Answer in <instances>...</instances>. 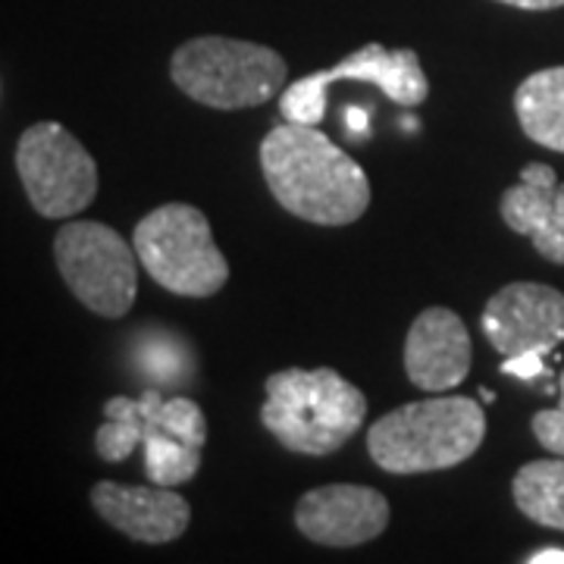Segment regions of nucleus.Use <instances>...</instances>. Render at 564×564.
I'll list each match as a JSON object with an SVG mask.
<instances>
[{
    "mask_svg": "<svg viewBox=\"0 0 564 564\" xmlns=\"http://www.w3.org/2000/svg\"><path fill=\"white\" fill-rule=\"evenodd\" d=\"M139 404V421H141V445H144V470L151 477V484L158 486H182L188 484L198 467H202V452L195 445L182 443L180 436L166 433L161 423L154 421L151 414V402L148 392L135 399Z\"/></svg>",
    "mask_w": 564,
    "mask_h": 564,
    "instance_id": "obj_15",
    "label": "nucleus"
},
{
    "mask_svg": "<svg viewBox=\"0 0 564 564\" xmlns=\"http://www.w3.org/2000/svg\"><path fill=\"white\" fill-rule=\"evenodd\" d=\"M484 336L502 355H552L564 343V292L543 282H508L484 307Z\"/></svg>",
    "mask_w": 564,
    "mask_h": 564,
    "instance_id": "obj_9",
    "label": "nucleus"
},
{
    "mask_svg": "<svg viewBox=\"0 0 564 564\" xmlns=\"http://www.w3.org/2000/svg\"><path fill=\"white\" fill-rule=\"evenodd\" d=\"M132 245L148 276L182 299H210L229 280V263L214 242L210 220L192 204L154 207L135 226Z\"/></svg>",
    "mask_w": 564,
    "mask_h": 564,
    "instance_id": "obj_5",
    "label": "nucleus"
},
{
    "mask_svg": "<svg viewBox=\"0 0 564 564\" xmlns=\"http://www.w3.org/2000/svg\"><path fill=\"white\" fill-rule=\"evenodd\" d=\"M530 564H564V549H555V545H549V549H540V552H533Z\"/></svg>",
    "mask_w": 564,
    "mask_h": 564,
    "instance_id": "obj_20",
    "label": "nucleus"
},
{
    "mask_svg": "<svg viewBox=\"0 0 564 564\" xmlns=\"http://www.w3.org/2000/svg\"><path fill=\"white\" fill-rule=\"evenodd\" d=\"M261 423L295 455L339 452L367 417V395L333 367H289L267 377Z\"/></svg>",
    "mask_w": 564,
    "mask_h": 564,
    "instance_id": "obj_2",
    "label": "nucleus"
},
{
    "mask_svg": "<svg viewBox=\"0 0 564 564\" xmlns=\"http://www.w3.org/2000/svg\"><path fill=\"white\" fill-rule=\"evenodd\" d=\"M499 3L518 7V10H555V7H564V0H499Z\"/></svg>",
    "mask_w": 564,
    "mask_h": 564,
    "instance_id": "obj_19",
    "label": "nucleus"
},
{
    "mask_svg": "<svg viewBox=\"0 0 564 564\" xmlns=\"http://www.w3.org/2000/svg\"><path fill=\"white\" fill-rule=\"evenodd\" d=\"M514 113L527 139L564 154V66L527 76L514 91Z\"/></svg>",
    "mask_w": 564,
    "mask_h": 564,
    "instance_id": "obj_14",
    "label": "nucleus"
},
{
    "mask_svg": "<svg viewBox=\"0 0 564 564\" xmlns=\"http://www.w3.org/2000/svg\"><path fill=\"white\" fill-rule=\"evenodd\" d=\"M511 496L533 524L564 533V455L524 464L511 480Z\"/></svg>",
    "mask_w": 564,
    "mask_h": 564,
    "instance_id": "obj_16",
    "label": "nucleus"
},
{
    "mask_svg": "<svg viewBox=\"0 0 564 564\" xmlns=\"http://www.w3.org/2000/svg\"><path fill=\"white\" fill-rule=\"evenodd\" d=\"M91 508L113 530L135 543L163 545L188 530L192 508L173 486H126L101 480L91 486Z\"/></svg>",
    "mask_w": 564,
    "mask_h": 564,
    "instance_id": "obj_12",
    "label": "nucleus"
},
{
    "mask_svg": "<svg viewBox=\"0 0 564 564\" xmlns=\"http://www.w3.org/2000/svg\"><path fill=\"white\" fill-rule=\"evenodd\" d=\"M505 226L527 236L549 263H564V182H558L549 163H527L521 182L505 188Z\"/></svg>",
    "mask_w": 564,
    "mask_h": 564,
    "instance_id": "obj_13",
    "label": "nucleus"
},
{
    "mask_svg": "<svg viewBox=\"0 0 564 564\" xmlns=\"http://www.w3.org/2000/svg\"><path fill=\"white\" fill-rule=\"evenodd\" d=\"M170 76L192 101L214 110H245L282 95L289 66L267 44L204 35L176 47Z\"/></svg>",
    "mask_w": 564,
    "mask_h": 564,
    "instance_id": "obj_4",
    "label": "nucleus"
},
{
    "mask_svg": "<svg viewBox=\"0 0 564 564\" xmlns=\"http://www.w3.org/2000/svg\"><path fill=\"white\" fill-rule=\"evenodd\" d=\"M54 261L66 289L91 314L120 321L139 295V254L107 223L73 220L54 239Z\"/></svg>",
    "mask_w": 564,
    "mask_h": 564,
    "instance_id": "obj_6",
    "label": "nucleus"
},
{
    "mask_svg": "<svg viewBox=\"0 0 564 564\" xmlns=\"http://www.w3.org/2000/svg\"><path fill=\"white\" fill-rule=\"evenodd\" d=\"M486 440L480 402L433 395L383 414L367 433V452L386 474H433L467 462Z\"/></svg>",
    "mask_w": 564,
    "mask_h": 564,
    "instance_id": "obj_3",
    "label": "nucleus"
},
{
    "mask_svg": "<svg viewBox=\"0 0 564 564\" xmlns=\"http://www.w3.org/2000/svg\"><path fill=\"white\" fill-rule=\"evenodd\" d=\"M364 129H367V113L364 110H348V135H364Z\"/></svg>",
    "mask_w": 564,
    "mask_h": 564,
    "instance_id": "obj_21",
    "label": "nucleus"
},
{
    "mask_svg": "<svg viewBox=\"0 0 564 564\" xmlns=\"http://www.w3.org/2000/svg\"><path fill=\"white\" fill-rule=\"evenodd\" d=\"M533 436L552 455H564V370L558 377V404L533 414Z\"/></svg>",
    "mask_w": 564,
    "mask_h": 564,
    "instance_id": "obj_17",
    "label": "nucleus"
},
{
    "mask_svg": "<svg viewBox=\"0 0 564 564\" xmlns=\"http://www.w3.org/2000/svg\"><path fill=\"white\" fill-rule=\"evenodd\" d=\"M474 361V345L464 321L448 307H426L411 323L404 339V373L408 380L430 392L443 395L464 383Z\"/></svg>",
    "mask_w": 564,
    "mask_h": 564,
    "instance_id": "obj_11",
    "label": "nucleus"
},
{
    "mask_svg": "<svg viewBox=\"0 0 564 564\" xmlns=\"http://www.w3.org/2000/svg\"><path fill=\"white\" fill-rule=\"evenodd\" d=\"M261 170L282 210L317 226H348L370 207L361 163L307 122H289L261 141Z\"/></svg>",
    "mask_w": 564,
    "mask_h": 564,
    "instance_id": "obj_1",
    "label": "nucleus"
},
{
    "mask_svg": "<svg viewBox=\"0 0 564 564\" xmlns=\"http://www.w3.org/2000/svg\"><path fill=\"white\" fill-rule=\"evenodd\" d=\"M336 82H370L389 101L404 104V107H417L430 95V82H426L417 51L411 47L389 51L383 44H364L336 66L285 85L280 95L282 117L289 122L317 126L326 113V91Z\"/></svg>",
    "mask_w": 564,
    "mask_h": 564,
    "instance_id": "obj_8",
    "label": "nucleus"
},
{
    "mask_svg": "<svg viewBox=\"0 0 564 564\" xmlns=\"http://www.w3.org/2000/svg\"><path fill=\"white\" fill-rule=\"evenodd\" d=\"M502 373H511V377H518V380H536V377H543L545 373L543 355H533V351H527V355L505 358Z\"/></svg>",
    "mask_w": 564,
    "mask_h": 564,
    "instance_id": "obj_18",
    "label": "nucleus"
},
{
    "mask_svg": "<svg viewBox=\"0 0 564 564\" xmlns=\"http://www.w3.org/2000/svg\"><path fill=\"white\" fill-rule=\"evenodd\" d=\"M389 524L383 492L358 484H329L304 492L295 505V527L311 543L361 545L377 540Z\"/></svg>",
    "mask_w": 564,
    "mask_h": 564,
    "instance_id": "obj_10",
    "label": "nucleus"
},
{
    "mask_svg": "<svg viewBox=\"0 0 564 564\" xmlns=\"http://www.w3.org/2000/svg\"><path fill=\"white\" fill-rule=\"evenodd\" d=\"M17 173L29 204L47 220H69L98 195V163L61 122H35L22 132Z\"/></svg>",
    "mask_w": 564,
    "mask_h": 564,
    "instance_id": "obj_7",
    "label": "nucleus"
}]
</instances>
